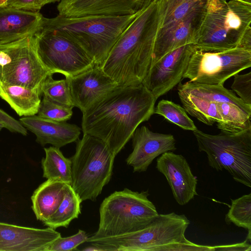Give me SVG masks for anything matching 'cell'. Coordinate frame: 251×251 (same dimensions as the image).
Instances as JSON below:
<instances>
[{"instance_id": "cell-1", "label": "cell", "mask_w": 251, "mask_h": 251, "mask_svg": "<svg viewBox=\"0 0 251 251\" xmlns=\"http://www.w3.org/2000/svg\"><path fill=\"white\" fill-rule=\"evenodd\" d=\"M156 100L142 83L119 86L82 113L83 133L101 140L116 156L154 114Z\"/></svg>"}, {"instance_id": "cell-2", "label": "cell", "mask_w": 251, "mask_h": 251, "mask_svg": "<svg viewBox=\"0 0 251 251\" xmlns=\"http://www.w3.org/2000/svg\"><path fill=\"white\" fill-rule=\"evenodd\" d=\"M190 221L174 212L158 214L137 230L89 242L99 251H214V246L195 244L185 236Z\"/></svg>"}, {"instance_id": "cell-3", "label": "cell", "mask_w": 251, "mask_h": 251, "mask_svg": "<svg viewBox=\"0 0 251 251\" xmlns=\"http://www.w3.org/2000/svg\"><path fill=\"white\" fill-rule=\"evenodd\" d=\"M156 3L140 13L126 29L101 66L119 86L141 84L150 68L153 44L148 26Z\"/></svg>"}, {"instance_id": "cell-4", "label": "cell", "mask_w": 251, "mask_h": 251, "mask_svg": "<svg viewBox=\"0 0 251 251\" xmlns=\"http://www.w3.org/2000/svg\"><path fill=\"white\" fill-rule=\"evenodd\" d=\"M142 12L121 16L43 17L40 25L78 44L92 58L95 65L101 67L122 34Z\"/></svg>"}, {"instance_id": "cell-5", "label": "cell", "mask_w": 251, "mask_h": 251, "mask_svg": "<svg viewBox=\"0 0 251 251\" xmlns=\"http://www.w3.org/2000/svg\"><path fill=\"white\" fill-rule=\"evenodd\" d=\"M251 4L239 0H207L193 45L199 50L219 51L240 47L251 31Z\"/></svg>"}, {"instance_id": "cell-6", "label": "cell", "mask_w": 251, "mask_h": 251, "mask_svg": "<svg viewBox=\"0 0 251 251\" xmlns=\"http://www.w3.org/2000/svg\"><path fill=\"white\" fill-rule=\"evenodd\" d=\"M149 195L148 191L126 188L105 198L100 207L98 229L86 242L131 232L150 223L159 214Z\"/></svg>"}, {"instance_id": "cell-7", "label": "cell", "mask_w": 251, "mask_h": 251, "mask_svg": "<svg viewBox=\"0 0 251 251\" xmlns=\"http://www.w3.org/2000/svg\"><path fill=\"white\" fill-rule=\"evenodd\" d=\"M116 156L106 144L93 136L83 134L76 143L71 161V185L81 202L95 201L112 175Z\"/></svg>"}, {"instance_id": "cell-8", "label": "cell", "mask_w": 251, "mask_h": 251, "mask_svg": "<svg viewBox=\"0 0 251 251\" xmlns=\"http://www.w3.org/2000/svg\"><path fill=\"white\" fill-rule=\"evenodd\" d=\"M200 151L207 155L209 166L226 171L234 180L251 187V128L236 133L217 135L198 129L193 131Z\"/></svg>"}, {"instance_id": "cell-9", "label": "cell", "mask_w": 251, "mask_h": 251, "mask_svg": "<svg viewBox=\"0 0 251 251\" xmlns=\"http://www.w3.org/2000/svg\"><path fill=\"white\" fill-rule=\"evenodd\" d=\"M50 74L38 55L34 35L0 44V83L41 92L42 83Z\"/></svg>"}, {"instance_id": "cell-10", "label": "cell", "mask_w": 251, "mask_h": 251, "mask_svg": "<svg viewBox=\"0 0 251 251\" xmlns=\"http://www.w3.org/2000/svg\"><path fill=\"white\" fill-rule=\"evenodd\" d=\"M34 36L39 58L52 75L74 76L95 66L92 58L81 46L53 30L40 25Z\"/></svg>"}, {"instance_id": "cell-11", "label": "cell", "mask_w": 251, "mask_h": 251, "mask_svg": "<svg viewBox=\"0 0 251 251\" xmlns=\"http://www.w3.org/2000/svg\"><path fill=\"white\" fill-rule=\"evenodd\" d=\"M251 66L250 50L238 47L204 51L195 48L183 79L201 84L223 85L229 78Z\"/></svg>"}, {"instance_id": "cell-12", "label": "cell", "mask_w": 251, "mask_h": 251, "mask_svg": "<svg viewBox=\"0 0 251 251\" xmlns=\"http://www.w3.org/2000/svg\"><path fill=\"white\" fill-rule=\"evenodd\" d=\"M207 0H158L148 31L153 43L151 66L165 55L168 42L178 25Z\"/></svg>"}, {"instance_id": "cell-13", "label": "cell", "mask_w": 251, "mask_h": 251, "mask_svg": "<svg viewBox=\"0 0 251 251\" xmlns=\"http://www.w3.org/2000/svg\"><path fill=\"white\" fill-rule=\"evenodd\" d=\"M194 50L189 44L167 53L150 66L142 83L156 99L165 94L183 79Z\"/></svg>"}, {"instance_id": "cell-14", "label": "cell", "mask_w": 251, "mask_h": 251, "mask_svg": "<svg viewBox=\"0 0 251 251\" xmlns=\"http://www.w3.org/2000/svg\"><path fill=\"white\" fill-rule=\"evenodd\" d=\"M158 0H61L58 15L66 17L89 15L126 16L143 11Z\"/></svg>"}, {"instance_id": "cell-15", "label": "cell", "mask_w": 251, "mask_h": 251, "mask_svg": "<svg viewBox=\"0 0 251 251\" xmlns=\"http://www.w3.org/2000/svg\"><path fill=\"white\" fill-rule=\"evenodd\" d=\"M65 77L74 106L82 113L119 86L101 67L96 65L77 75Z\"/></svg>"}, {"instance_id": "cell-16", "label": "cell", "mask_w": 251, "mask_h": 251, "mask_svg": "<svg viewBox=\"0 0 251 251\" xmlns=\"http://www.w3.org/2000/svg\"><path fill=\"white\" fill-rule=\"evenodd\" d=\"M156 168L166 177L173 196L180 205H184L198 195L197 177L195 176L185 158L167 151L156 160Z\"/></svg>"}, {"instance_id": "cell-17", "label": "cell", "mask_w": 251, "mask_h": 251, "mask_svg": "<svg viewBox=\"0 0 251 251\" xmlns=\"http://www.w3.org/2000/svg\"><path fill=\"white\" fill-rule=\"evenodd\" d=\"M131 138L133 151L126 161L134 172H146L155 158L176 150L173 135L154 132L145 126L137 127Z\"/></svg>"}, {"instance_id": "cell-18", "label": "cell", "mask_w": 251, "mask_h": 251, "mask_svg": "<svg viewBox=\"0 0 251 251\" xmlns=\"http://www.w3.org/2000/svg\"><path fill=\"white\" fill-rule=\"evenodd\" d=\"M61 236L50 227L42 229L0 222V251H45Z\"/></svg>"}, {"instance_id": "cell-19", "label": "cell", "mask_w": 251, "mask_h": 251, "mask_svg": "<svg viewBox=\"0 0 251 251\" xmlns=\"http://www.w3.org/2000/svg\"><path fill=\"white\" fill-rule=\"evenodd\" d=\"M20 122L36 137V142L42 146L50 144L60 148L76 142L80 134V128L66 122H57L35 115L20 119Z\"/></svg>"}, {"instance_id": "cell-20", "label": "cell", "mask_w": 251, "mask_h": 251, "mask_svg": "<svg viewBox=\"0 0 251 251\" xmlns=\"http://www.w3.org/2000/svg\"><path fill=\"white\" fill-rule=\"evenodd\" d=\"M43 16L39 12L0 7V44L33 35Z\"/></svg>"}, {"instance_id": "cell-21", "label": "cell", "mask_w": 251, "mask_h": 251, "mask_svg": "<svg viewBox=\"0 0 251 251\" xmlns=\"http://www.w3.org/2000/svg\"><path fill=\"white\" fill-rule=\"evenodd\" d=\"M67 183L55 179H47L34 191L32 208L36 219L43 223L55 212L61 202Z\"/></svg>"}, {"instance_id": "cell-22", "label": "cell", "mask_w": 251, "mask_h": 251, "mask_svg": "<svg viewBox=\"0 0 251 251\" xmlns=\"http://www.w3.org/2000/svg\"><path fill=\"white\" fill-rule=\"evenodd\" d=\"M41 95V92L37 89L0 82V97L20 116L37 115Z\"/></svg>"}, {"instance_id": "cell-23", "label": "cell", "mask_w": 251, "mask_h": 251, "mask_svg": "<svg viewBox=\"0 0 251 251\" xmlns=\"http://www.w3.org/2000/svg\"><path fill=\"white\" fill-rule=\"evenodd\" d=\"M177 89L212 102L232 103L251 116V105L245 103L232 91L227 89L223 85H209L188 81L180 83Z\"/></svg>"}, {"instance_id": "cell-24", "label": "cell", "mask_w": 251, "mask_h": 251, "mask_svg": "<svg viewBox=\"0 0 251 251\" xmlns=\"http://www.w3.org/2000/svg\"><path fill=\"white\" fill-rule=\"evenodd\" d=\"M179 99L185 111L199 121L208 125L221 122L217 103L177 89Z\"/></svg>"}, {"instance_id": "cell-25", "label": "cell", "mask_w": 251, "mask_h": 251, "mask_svg": "<svg viewBox=\"0 0 251 251\" xmlns=\"http://www.w3.org/2000/svg\"><path fill=\"white\" fill-rule=\"evenodd\" d=\"M81 201L70 184L67 183L63 199L55 212L43 223L54 229L68 227L70 223L81 213Z\"/></svg>"}, {"instance_id": "cell-26", "label": "cell", "mask_w": 251, "mask_h": 251, "mask_svg": "<svg viewBox=\"0 0 251 251\" xmlns=\"http://www.w3.org/2000/svg\"><path fill=\"white\" fill-rule=\"evenodd\" d=\"M45 157L41 161L43 176L58 179L68 184L72 181L71 161L65 157L60 148L53 146L45 148Z\"/></svg>"}, {"instance_id": "cell-27", "label": "cell", "mask_w": 251, "mask_h": 251, "mask_svg": "<svg viewBox=\"0 0 251 251\" xmlns=\"http://www.w3.org/2000/svg\"><path fill=\"white\" fill-rule=\"evenodd\" d=\"M217 106L222 121L216 125L221 131L236 133L251 128V116L236 105L219 102L217 103Z\"/></svg>"}, {"instance_id": "cell-28", "label": "cell", "mask_w": 251, "mask_h": 251, "mask_svg": "<svg viewBox=\"0 0 251 251\" xmlns=\"http://www.w3.org/2000/svg\"><path fill=\"white\" fill-rule=\"evenodd\" d=\"M49 75L42 84V95L50 101L60 105L73 108L75 106L67 79L55 80Z\"/></svg>"}, {"instance_id": "cell-29", "label": "cell", "mask_w": 251, "mask_h": 251, "mask_svg": "<svg viewBox=\"0 0 251 251\" xmlns=\"http://www.w3.org/2000/svg\"><path fill=\"white\" fill-rule=\"evenodd\" d=\"M154 114L163 116L183 129L192 131L198 129L184 108L172 101L166 100L159 101L154 108Z\"/></svg>"}, {"instance_id": "cell-30", "label": "cell", "mask_w": 251, "mask_h": 251, "mask_svg": "<svg viewBox=\"0 0 251 251\" xmlns=\"http://www.w3.org/2000/svg\"><path fill=\"white\" fill-rule=\"evenodd\" d=\"M231 204L226 215L225 221L238 227L251 230V193L231 200Z\"/></svg>"}, {"instance_id": "cell-31", "label": "cell", "mask_w": 251, "mask_h": 251, "mask_svg": "<svg viewBox=\"0 0 251 251\" xmlns=\"http://www.w3.org/2000/svg\"><path fill=\"white\" fill-rule=\"evenodd\" d=\"M73 114V108L60 105L43 97L37 115L57 122H66L72 117Z\"/></svg>"}, {"instance_id": "cell-32", "label": "cell", "mask_w": 251, "mask_h": 251, "mask_svg": "<svg viewBox=\"0 0 251 251\" xmlns=\"http://www.w3.org/2000/svg\"><path fill=\"white\" fill-rule=\"evenodd\" d=\"M88 237L85 231L79 229L72 236L62 237L61 236L53 241L45 251H69L76 250L80 245L87 242Z\"/></svg>"}, {"instance_id": "cell-33", "label": "cell", "mask_w": 251, "mask_h": 251, "mask_svg": "<svg viewBox=\"0 0 251 251\" xmlns=\"http://www.w3.org/2000/svg\"><path fill=\"white\" fill-rule=\"evenodd\" d=\"M239 98L246 104L251 105V72L236 74L231 86Z\"/></svg>"}, {"instance_id": "cell-34", "label": "cell", "mask_w": 251, "mask_h": 251, "mask_svg": "<svg viewBox=\"0 0 251 251\" xmlns=\"http://www.w3.org/2000/svg\"><path fill=\"white\" fill-rule=\"evenodd\" d=\"M0 6L32 12H39L43 7L39 0H7Z\"/></svg>"}, {"instance_id": "cell-35", "label": "cell", "mask_w": 251, "mask_h": 251, "mask_svg": "<svg viewBox=\"0 0 251 251\" xmlns=\"http://www.w3.org/2000/svg\"><path fill=\"white\" fill-rule=\"evenodd\" d=\"M0 122L4 127L12 132L20 133L24 136L27 134V129L18 121L0 108Z\"/></svg>"}, {"instance_id": "cell-36", "label": "cell", "mask_w": 251, "mask_h": 251, "mask_svg": "<svg viewBox=\"0 0 251 251\" xmlns=\"http://www.w3.org/2000/svg\"><path fill=\"white\" fill-rule=\"evenodd\" d=\"M251 230H248L246 240L242 243L214 246V251H248L251 250Z\"/></svg>"}, {"instance_id": "cell-37", "label": "cell", "mask_w": 251, "mask_h": 251, "mask_svg": "<svg viewBox=\"0 0 251 251\" xmlns=\"http://www.w3.org/2000/svg\"><path fill=\"white\" fill-rule=\"evenodd\" d=\"M61 0H39L42 6L48 3L55 2H60Z\"/></svg>"}, {"instance_id": "cell-38", "label": "cell", "mask_w": 251, "mask_h": 251, "mask_svg": "<svg viewBox=\"0 0 251 251\" xmlns=\"http://www.w3.org/2000/svg\"><path fill=\"white\" fill-rule=\"evenodd\" d=\"M241 0L242 1H243V2L251 4V0Z\"/></svg>"}, {"instance_id": "cell-39", "label": "cell", "mask_w": 251, "mask_h": 251, "mask_svg": "<svg viewBox=\"0 0 251 251\" xmlns=\"http://www.w3.org/2000/svg\"><path fill=\"white\" fill-rule=\"evenodd\" d=\"M7 0H0V6H1Z\"/></svg>"}, {"instance_id": "cell-40", "label": "cell", "mask_w": 251, "mask_h": 251, "mask_svg": "<svg viewBox=\"0 0 251 251\" xmlns=\"http://www.w3.org/2000/svg\"><path fill=\"white\" fill-rule=\"evenodd\" d=\"M3 127V125L0 122V130Z\"/></svg>"}]
</instances>
